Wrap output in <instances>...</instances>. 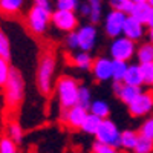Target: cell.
Instances as JSON below:
<instances>
[{
	"mask_svg": "<svg viewBox=\"0 0 153 153\" xmlns=\"http://www.w3.org/2000/svg\"><path fill=\"white\" fill-rule=\"evenodd\" d=\"M8 136L16 144L22 143V139H23V129H22V126L19 123H11L8 126Z\"/></svg>",
	"mask_w": 153,
	"mask_h": 153,
	"instance_id": "obj_28",
	"label": "cell"
},
{
	"mask_svg": "<svg viewBox=\"0 0 153 153\" xmlns=\"http://www.w3.org/2000/svg\"><path fill=\"white\" fill-rule=\"evenodd\" d=\"M139 66H141L144 84L153 87V63H146V65H139Z\"/></svg>",
	"mask_w": 153,
	"mask_h": 153,
	"instance_id": "obj_33",
	"label": "cell"
},
{
	"mask_svg": "<svg viewBox=\"0 0 153 153\" xmlns=\"http://www.w3.org/2000/svg\"><path fill=\"white\" fill-rule=\"evenodd\" d=\"M123 35L132 42H139L146 35V25L138 22L132 16H127L123 26Z\"/></svg>",
	"mask_w": 153,
	"mask_h": 153,
	"instance_id": "obj_12",
	"label": "cell"
},
{
	"mask_svg": "<svg viewBox=\"0 0 153 153\" xmlns=\"http://www.w3.org/2000/svg\"><path fill=\"white\" fill-rule=\"evenodd\" d=\"M136 60L138 65H146V63H153V45L150 42L143 43L136 48Z\"/></svg>",
	"mask_w": 153,
	"mask_h": 153,
	"instance_id": "obj_16",
	"label": "cell"
},
{
	"mask_svg": "<svg viewBox=\"0 0 153 153\" xmlns=\"http://www.w3.org/2000/svg\"><path fill=\"white\" fill-rule=\"evenodd\" d=\"M55 68H57V58L52 52H46L40 58V61H38L35 83H37L38 92H40L42 95H48L51 91H52Z\"/></svg>",
	"mask_w": 153,
	"mask_h": 153,
	"instance_id": "obj_1",
	"label": "cell"
},
{
	"mask_svg": "<svg viewBox=\"0 0 153 153\" xmlns=\"http://www.w3.org/2000/svg\"><path fill=\"white\" fill-rule=\"evenodd\" d=\"M51 14H52V11H48L42 6L34 5L26 16V23H28V28L31 29V32L37 35L45 34L51 23Z\"/></svg>",
	"mask_w": 153,
	"mask_h": 153,
	"instance_id": "obj_5",
	"label": "cell"
},
{
	"mask_svg": "<svg viewBox=\"0 0 153 153\" xmlns=\"http://www.w3.org/2000/svg\"><path fill=\"white\" fill-rule=\"evenodd\" d=\"M91 71H92L94 76L98 81H109V80H112V58H109V57L94 58Z\"/></svg>",
	"mask_w": 153,
	"mask_h": 153,
	"instance_id": "obj_13",
	"label": "cell"
},
{
	"mask_svg": "<svg viewBox=\"0 0 153 153\" xmlns=\"http://www.w3.org/2000/svg\"><path fill=\"white\" fill-rule=\"evenodd\" d=\"M147 3H149V5H150V6L153 8V0H147Z\"/></svg>",
	"mask_w": 153,
	"mask_h": 153,
	"instance_id": "obj_43",
	"label": "cell"
},
{
	"mask_svg": "<svg viewBox=\"0 0 153 153\" xmlns=\"http://www.w3.org/2000/svg\"><path fill=\"white\" fill-rule=\"evenodd\" d=\"M92 153H120V152H118V149H115V147L104 146V144L95 141L94 146H92Z\"/></svg>",
	"mask_w": 153,
	"mask_h": 153,
	"instance_id": "obj_35",
	"label": "cell"
},
{
	"mask_svg": "<svg viewBox=\"0 0 153 153\" xmlns=\"http://www.w3.org/2000/svg\"><path fill=\"white\" fill-rule=\"evenodd\" d=\"M101 121H103V120H101L100 117H95L94 113L89 112L87 117H86V120H84V123H83L81 127H80V130H83V132L87 133V135H94V136H95V133H97V130H98Z\"/></svg>",
	"mask_w": 153,
	"mask_h": 153,
	"instance_id": "obj_19",
	"label": "cell"
},
{
	"mask_svg": "<svg viewBox=\"0 0 153 153\" xmlns=\"http://www.w3.org/2000/svg\"><path fill=\"white\" fill-rule=\"evenodd\" d=\"M97 26L92 23H87L84 26L76 29V37H78V49L83 52H91L97 43Z\"/></svg>",
	"mask_w": 153,
	"mask_h": 153,
	"instance_id": "obj_10",
	"label": "cell"
},
{
	"mask_svg": "<svg viewBox=\"0 0 153 153\" xmlns=\"http://www.w3.org/2000/svg\"><path fill=\"white\" fill-rule=\"evenodd\" d=\"M123 83L124 84H129V86H138V87H141L144 84L141 66H139V65H129V66H127V71H126Z\"/></svg>",
	"mask_w": 153,
	"mask_h": 153,
	"instance_id": "obj_14",
	"label": "cell"
},
{
	"mask_svg": "<svg viewBox=\"0 0 153 153\" xmlns=\"http://www.w3.org/2000/svg\"><path fill=\"white\" fill-rule=\"evenodd\" d=\"M78 91H80V84L72 76H61L57 81L55 92H57L58 103L63 110L71 109L75 104H78Z\"/></svg>",
	"mask_w": 153,
	"mask_h": 153,
	"instance_id": "obj_2",
	"label": "cell"
},
{
	"mask_svg": "<svg viewBox=\"0 0 153 153\" xmlns=\"http://www.w3.org/2000/svg\"><path fill=\"white\" fill-rule=\"evenodd\" d=\"M152 12H153V8L146 2V3H136L130 12V16L133 19H136L138 22H141L143 25H146L147 26V23H149V19L152 16Z\"/></svg>",
	"mask_w": 153,
	"mask_h": 153,
	"instance_id": "obj_15",
	"label": "cell"
},
{
	"mask_svg": "<svg viewBox=\"0 0 153 153\" xmlns=\"http://www.w3.org/2000/svg\"><path fill=\"white\" fill-rule=\"evenodd\" d=\"M25 98V80L20 74V71L11 69L9 78L5 84V100L9 107L19 106Z\"/></svg>",
	"mask_w": 153,
	"mask_h": 153,
	"instance_id": "obj_3",
	"label": "cell"
},
{
	"mask_svg": "<svg viewBox=\"0 0 153 153\" xmlns=\"http://www.w3.org/2000/svg\"><path fill=\"white\" fill-rule=\"evenodd\" d=\"M91 6V14H89V22L92 25H97L101 20V9H103V0H86Z\"/></svg>",
	"mask_w": 153,
	"mask_h": 153,
	"instance_id": "obj_23",
	"label": "cell"
},
{
	"mask_svg": "<svg viewBox=\"0 0 153 153\" xmlns=\"http://www.w3.org/2000/svg\"><path fill=\"white\" fill-rule=\"evenodd\" d=\"M0 153H17V144L9 136L0 138Z\"/></svg>",
	"mask_w": 153,
	"mask_h": 153,
	"instance_id": "obj_32",
	"label": "cell"
},
{
	"mask_svg": "<svg viewBox=\"0 0 153 153\" xmlns=\"http://www.w3.org/2000/svg\"><path fill=\"white\" fill-rule=\"evenodd\" d=\"M147 35H149V42L153 45V26L149 28V34H147Z\"/></svg>",
	"mask_w": 153,
	"mask_h": 153,
	"instance_id": "obj_40",
	"label": "cell"
},
{
	"mask_svg": "<svg viewBox=\"0 0 153 153\" xmlns=\"http://www.w3.org/2000/svg\"><path fill=\"white\" fill-rule=\"evenodd\" d=\"M97 141L104 144V146H110L115 149H120V139H121V132L118 129V126L113 121H110L109 118L103 120L98 127V130L95 133Z\"/></svg>",
	"mask_w": 153,
	"mask_h": 153,
	"instance_id": "obj_6",
	"label": "cell"
},
{
	"mask_svg": "<svg viewBox=\"0 0 153 153\" xmlns=\"http://www.w3.org/2000/svg\"><path fill=\"white\" fill-rule=\"evenodd\" d=\"M72 63L78 68V69H83V71H87L92 68V63H94V58L91 55V52H83V51H80V52L74 54L72 57Z\"/></svg>",
	"mask_w": 153,
	"mask_h": 153,
	"instance_id": "obj_20",
	"label": "cell"
},
{
	"mask_svg": "<svg viewBox=\"0 0 153 153\" xmlns=\"http://www.w3.org/2000/svg\"><path fill=\"white\" fill-rule=\"evenodd\" d=\"M78 11H80V14H81L83 17H89V14H91V6H89L87 2H81Z\"/></svg>",
	"mask_w": 153,
	"mask_h": 153,
	"instance_id": "obj_38",
	"label": "cell"
},
{
	"mask_svg": "<svg viewBox=\"0 0 153 153\" xmlns=\"http://www.w3.org/2000/svg\"><path fill=\"white\" fill-rule=\"evenodd\" d=\"M126 14L120 11H113L110 9L106 17H104V31L110 38H117L120 35H123V26L126 22Z\"/></svg>",
	"mask_w": 153,
	"mask_h": 153,
	"instance_id": "obj_9",
	"label": "cell"
},
{
	"mask_svg": "<svg viewBox=\"0 0 153 153\" xmlns=\"http://www.w3.org/2000/svg\"><path fill=\"white\" fill-rule=\"evenodd\" d=\"M23 8V0H0V12L5 16H16Z\"/></svg>",
	"mask_w": 153,
	"mask_h": 153,
	"instance_id": "obj_18",
	"label": "cell"
},
{
	"mask_svg": "<svg viewBox=\"0 0 153 153\" xmlns=\"http://www.w3.org/2000/svg\"><path fill=\"white\" fill-rule=\"evenodd\" d=\"M51 23L61 31V32H72L78 29V16L75 11H61V9H54L51 14Z\"/></svg>",
	"mask_w": 153,
	"mask_h": 153,
	"instance_id": "obj_7",
	"label": "cell"
},
{
	"mask_svg": "<svg viewBox=\"0 0 153 153\" xmlns=\"http://www.w3.org/2000/svg\"><path fill=\"white\" fill-rule=\"evenodd\" d=\"M109 6L113 11H120L126 16H130L135 3L132 2V0H109Z\"/></svg>",
	"mask_w": 153,
	"mask_h": 153,
	"instance_id": "obj_24",
	"label": "cell"
},
{
	"mask_svg": "<svg viewBox=\"0 0 153 153\" xmlns=\"http://www.w3.org/2000/svg\"><path fill=\"white\" fill-rule=\"evenodd\" d=\"M138 133L153 141V117L147 118V120L141 124V127H139V132H138Z\"/></svg>",
	"mask_w": 153,
	"mask_h": 153,
	"instance_id": "obj_34",
	"label": "cell"
},
{
	"mask_svg": "<svg viewBox=\"0 0 153 153\" xmlns=\"http://www.w3.org/2000/svg\"><path fill=\"white\" fill-rule=\"evenodd\" d=\"M147 26H149V28H150V26H153V12H152V16H150V19H149Z\"/></svg>",
	"mask_w": 153,
	"mask_h": 153,
	"instance_id": "obj_41",
	"label": "cell"
},
{
	"mask_svg": "<svg viewBox=\"0 0 153 153\" xmlns=\"http://www.w3.org/2000/svg\"><path fill=\"white\" fill-rule=\"evenodd\" d=\"M143 92V89L141 87H138V86H129V84H123L121 87V91L120 94L117 95L124 104H130L132 101Z\"/></svg>",
	"mask_w": 153,
	"mask_h": 153,
	"instance_id": "obj_17",
	"label": "cell"
},
{
	"mask_svg": "<svg viewBox=\"0 0 153 153\" xmlns=\"http://www.w3.org/2000/svg\"><path fill=\"white\" fill-rule=\"evenodd\" d=\"M89 110L80 104H75L74 107L71 109H65L63 110V115H61V121L66 123L69 127L72 129H80L81 124L84 123L86 117H87Z\"/></svg>",
	"mask_w": 153,
	"mask_h": 153,
	"instance_id": "obj_11",
	"label": "cell"
},
{
	"mask_svg": "<svg viewBox=\"0 0 153 153\" xmlns=\"http://www.w3.org/2000/svg\"><path fill=\"white\" fill-rule=\"evenodd\" d=\"M11 69L12 68L9 65V60L0 57V87H5V84H6V81L9 78Z\"/></svg>",
	"mask_w": 153,
	"mask_h": 153,
	"instance_id": "obj_29",
	"label": "cell"
},
{
	"mask_svg": "<svg viewBox=\"0 0 153 153\" xmlns=\"http://www.w3.org/2000/svg\"><path fill=\"white\" fill-rule=\"evenodd\" d=\"M9 55H11V45H9V40H8L6 34L2 31V28H0V57L9 60Z\"/></svg>",
	"mask_w": 153,
	"mask_h": 153,
	"instance_id": "obj_31",
	"label": "cell"
},
{
	"mask_svg": "<svg viewBox=\"0 0 153 153\" xmlns=\"http://www.w3.org/2000/svg\"><path fill=\"white\" fill-rule=\"evenodd\" d=\"M127 107H129V113L133 118H141L150 115L153 112V91L141 92L130 104H127Z\"/></svg>",
	"mask_w": 153,
	"mask_h": 153,
	"instance_id": "obj_8",
	"label": "cell"
},
{
	"mask_svg": "<svg viewBox=\"0 0 153 153\" xmlns=\"http://www.w3.org/2000/svg\"><path fill=\"white\" fill-rule=\"evenodd\" d=\"M138 135L133 130H123L121 132V139H120V147L124 150H133L138 141Z\"/></svg>",
	"mask_w": 153,
	"mask_h": 153,
	"instance_id": "obj_22",
	"label": "cell"
},
{
	"mask_svg": "<svg viewBox=\"0 0 153 153\" xmlns=\"http://www.w3.org/2000/svg\"><path fill=\"white\" fill-rule=\"evenodd\" d=\"M34 2H35L37 6H42V8L48 9V11H54V9H52L54 5H52V2H51V0H34Z\"/></svg>",
	"mask_w": 153,
	"mask_h": 153,
	"instance_id": "obj_37",
	"label": "cell"
},
{
	"mask_svg": "<svg viewBox=\"0 0 153 153\" xmlns=\"http://www.w3.org/2000/svg\"><path fill=\"white\" fill-rule=\"evenodd\" d=\"M109 54H110L112 60H120V61L129 63L136 54V45H135V42L126 38L124 35H120L112 40L110 48H109Z\"/></svg>",
	"mask_w": 153,
	"mask_h": 153,
	"instance_id": "obj_4",
	"label": "cell"
},
{
	"mask_svg": "<svg viewBox=\"0 0 153 153\" xmlns=\"http://www.w3.org/2000/svg\"><path fill=\"white\" fill-rule=\"evenodd\" d=\"M133 153H153V141L143 135H138V141L133 149Z\"/></svg>",
	"mask_w": 153,
	"mask_h": 153,
	"instance_id": "obj_26",
	"label": "cell"
},
{
	"mask_svg": "<svg viewBox=\"0 0 153 153\" xmlns=\"http://www.w3.org/2000/svg\"><path fill=\"white\" fill-rule=\"evenodd\" d=\"M66 46L71 51H76L78 49V37H76V31H72L66 35Z\"/></svg>",
	"mask_w": 153,
	"mask_h": 153,
	"instance_id": "obj_36",
	"label": "cell"
},
{
	"mask_svg": "<svg viewBox=\"0 0 153 153\" xmlns=\"http://www.w3.org/2000/svg\"><path fill=\"white\" fill-rule=\"evenodd\" d=\"M127 66H129V63H126V61L112 60V80L113 81H123Z\"/></svg>",
	"mask_w": 153,
	"mask_h": 153,
	"instance_id": "obj_25",
	"label": "cell"
},
{
	"mask_svg": "<svg viewBox=\"0 0 153 153\" xmlns=\"http://www.w3.org/2000/svg\"><path fill=\"white\" fill-rule=\"evenodd\" d=\"M81 0H54L55 9L61 11H78Z\"/></svg>",
	"mask_w": 153,
	"mask_h": 153,
	"instance_id": "obj_27",
	"label": "cell"
},
{
	"mask_svg": "<svg viewBox=\"0 0 153 153\" xmlns=\"http://www.w3.org/2000/svg\"><path fill=\"white\" fill-rule=\"evenodd\" d=\"M132 2H133V3L136 5V3H146L147 0H132Z\"/></svg>",
	"mask_w": 153,
	"mask_h": 153,
	"instance_id": "obj_42",
	"label": "cell"
},
{
	"mask_svg": "<svg viewBox=\"0 0 153 153\" xmlns=\"http://www.w3.org/2000/svg\"><path fill=\"white\" fill-rule=\"evenodd\" d=\"M89 112L94 113L95 117H100L101 120H106L109 115H110V107L106 101L103 100H97V101H92L91 106H89Z\"/></svg>",
	"mask_w": 153,
	"mask_h": 153,
	"instance_id": "obj_21",
	"label": "cell"
},
{
	"mask_svg": "<svg viewBox=\"0 0 153 153\" xmlns=\"http://www.w3.org/2000/svg\"><path fill=\"white\" fill-rule=\"evenodd\" d=\"M92 103V94L89 91V87L86 86H80V91H78V104L86 107L89 110V106Z\"/></svg>",
	"mask_w": 153,
	"mask_h": 153,
	"instance_id": "obj_30",
	"label": "cell"
},
{
	"mask_svg": "<svg viewBox=\"0 0 153 153\" xmlns=\"http://www.w3.org/2000/svg\"><path fill=\"white\" fill-rule=\"evenodd\" d=\"M123 84H124L123 81H113V83H112V91H113V94H115V95H118V94H120Z\"/></svg>",
	"mask_w": 153,
	"mask_h": 153,
	"instance_id": "obj_39",
	"label": "cell"
}]
</instances>
